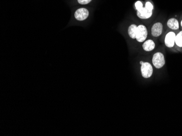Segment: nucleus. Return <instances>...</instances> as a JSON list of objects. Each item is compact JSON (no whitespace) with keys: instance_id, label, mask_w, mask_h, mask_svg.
<instances>
[{"instance_id":"dca6fc26","label":"nucleus","mask_w":182,"mask_h":136,"mask_svg":"<svg viewBox=\"0 0 182 136\" xmlns=\"http://www.w3.org/2000/svg\"><path fill=\"white\" fill-rule=\"evenodd\" d=\"M180 24H181V26L182 27V21H181V23H180Z\"/></svg>"},{"instance_id":"ddd939ff","label":"nucleus","mask_w":182,"mask_h":136,"mask_svg":"<svg viewBox=\"0 0 182 136\" xmlns=\"http://www.w3.org/2000/svg\"><path fill=\"white\" fill-rule=\"evenodd\" d=\"M145 7L147 9L149 10H151V11H153V6L150 2H147L146 3Z\"/></svg>"},{"instance_id":"20e7f679","label":"nucleus","mask_w":182,"mask_h":136,"mask_svg":"<svg viewBox=\"0 0 182 136\" xmlns=\"http://www.w3.org/2000/svg\"><path fill=\"white\" fill-rule=\"evenodd\" d=\"M89 16V10L84 8L77 9L74 13V18L77 21H85L88 18Z\"/></svg>"},{"instance_id":"f03ea898","label":"nucleus","mask_w":182,"mask_h":136,"mask_svg":"<svg viewBox=\"0 0 182 136\" xmlns=\"http://www.w3.org/2000/svg\"><path fill=\"white\" fill-rule=\"evenodd\" d=\"M148 35V31L146 27L144 25H139L137 27L136 39L139 42H142L146 39Z\"/></svg>"},{"instance_id":"4468645a","label":"nucleus","mask_w":182,"mask_h":136,"mask_svg":"<svg viewBox=\"0 0 182 136\" xmlns=\"http://www.w3.org/2000/svg\"><path fill=\"white\" fill-rule=\"evenodd\" d=\"M92 0H77L78 2L81 5H87L89 2H91Z\"/></svg>"},{"instance_id":"7ed1b4c3","label":"nucleus","mask_w":182,"mask_h":136,"mask_svg":"<svg viewBox=\"0 0 182 136\" xmlns=\"http://www.w3.org/2000/svg\"><path fill=\"white\" fill-rule=\"evenodd\" d=\"M142 76L144 78H150L153 74V67L149 62H144L141 66Z\"/></svg>"},{"instance_id":"9b49d317","label":"nucleus","mask_w":182,"mask_h":136,"mask_svg":"<svg viewBox=\"0 0 182 136\" xmlns=\"http://www.w3.org/2000/svg\"><path fill=\"white\" fill-rule=\"evenodd\" d=\"M175 43L180 47H182V31H180L179 33L176 35Z\"/></svg>"},{"instance_id":"2eb2a0df","label":"nucleus","mask_w":182,"mask_h":136,"mask_svg":"<svg viewBox=\"0 0 182 136\" xmlns=\"http://www.w3.org/2000/svg\"><path fill=\"white\" fill-rule=\"evenodd\" d=\"M144 61H140V64H143V63H144Z\"/></svg>"},{"instance_id":"39448f33","label":"nucleus","mask_w":182,"mask_h":136,"mask_svg":"<svg viewBox=\"0 0 182 136\" xmlns=\"http://www.w3.org/2000/svg\"><path fill=\"white\" fill-rule=\"evenodd\" d=\"M176 34L173 31H170L166 34L165 38V44L168 48H172L176 44Z\"/></svg>"},{"instance_id":"f8f14e48","label":"nucleus","mask_w":182,"mask_h":136,"mask_svg":"<svg viewBox=\"0 0 182 136\" xmlns=\"http://www.w3.org/2000/svg\"><path fill=\"white\" fill-rule=\"evenodd\" d=\"M135 8H136V9L137 10H137H139L140 9H141L142 8L144 7H143V4H142V3L141 1H137L135 3Z\"/></svg>"},{"instance_id":"6e6552de","label":"nucleus","mask_w":182,"mask_h":136,"mask_svg":"<svg viewBox=\"0 0 182 136\" xmlns=\"http://www.w3.org/2000/svg\"><path fill=\"white\" fill-rule=\"evenodd\" d=\"M155 46L156 45L154 42L152 40H148L146 41L142 45V48L145 51L150 52L153 50L155 48Z\"/></svg>"},{"instance_id":"1a4fd4ad","label":"nucleus","mask_w":182,"mask_h":136,"mask_svg":"<svg viewBox=\"0 0 182 136\" xmlns=\"http://www.w3.org/2000/svg\"><path fill=\"white\" fill-rule=\"evenodd\" d=\"M167 25L172 30H177L179 29V22L175 18H171L168 20Z\"/></svg>"},{"instance_id":"423d86ee","label":"nucleus","mask_w":182,"mask_h":136,"mask_svg":"<svg viewBox=\"0 0 182 136\" xmlns=\"http://www.w3.org/2000/svg\"><path fill=\"white\" fill-rule=\"evenodd\" d=\"M152 14L153 11L147 9L145 7L137 11V16L142 19H147L150 18L152 17Z\"/></svg>"},{"instance_id":"f257e3e1","label":"nucleus","mask_w":182,"mask_h":136,"mask_svg":"<svg viewBox=\"0 0 182 136\" xmlns=\"http://www.w3.org/2000/svg\"><path fill=\"white\" fill-rule=\"evenodd\" d=\"M152 63L154 67L160 69L165 64V60L164 55L163 53L160 52H157L154 54L152 59Z\"/></svg>"},{"instance_id":"0eeeda50","label":"nucleus","mask_w":182,"mask_h":136,"mask_svg":"<svg viewBox=\"0 0 182 136\" xmlns=\"http://www.w3.org/2000/svg\"><path fill=\"white\" fill-rule=\"evenodd\" d=\"M163 24L160 22L154 24L151 29L152 35L154 37L160 36L163 32Z\"/></svg>"},{"instance_id":"9d476101","label":"nucleus","mask_w":182,"mask_h":136,"mask_svg":"<svg viewBox=\"0 0 182 136\" xmlns=\"http://www.w3.org/2000/svg\"><path fill=\"white\" fill-rule=\"evenodd\" d=\"M137 27V26L136 25H135V24H132L128 28V34H129V36L131 38L133 39H136Z\"/></svg>"}]
</instances>
